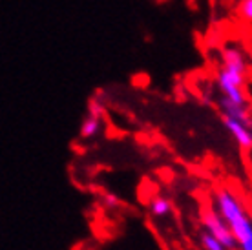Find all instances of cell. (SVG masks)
<instances>
[{
    "mask_svg": "<svg viewBox=\"0 0 252 250\" xmlns=\"http://www.w3.org/2000/svg\"><path fill=\"white\" fill-rule=\"evenodd\" d=\"M101 130H102V106L97 100H92L88 113H86V117L81 123L79 135L82 139H94L101 133Z\"/></svg>",
    "mask_w": 252,
    "mask_h": 250,
    "instance_id": "277c9868",
    "label": "cell"
},
{
    "mask_svg": "<svg viewBox=\"0 0 252 250\" xmlns=\"http://www.w3.org/2000/svg\"><path fill=\"white\" fill-rule=\"evenodd\" d=\"M102 203H104V207H110V208H114L119 205V199L117 197H114V195H104L102 197Z\"/></svg>",
    "mask_w": 252,
    "mask_h": 250,
    "instance_id": "8fae6325",
    "label": "cell"
},
{
    "mask_svg": "<svg viewBox=\"0 0 252 250\" xmlns=\"http://www.w3.org/2000/svg\"><path fill=\"white\" fill-rule=\"evenodd\" d=\"M223 126H225V130L230 133V137L236 141V144L240 148L252 150V130L249 128V125L240 123V121L228 119V117H223Z\"/></svg>",
    "mask_w": 252,
    "mask_h": 250,
    "instance_id": "8992f818",
    "label": "cell"
},
{
    "mask_svg": "<svg viewBox=\"0 0 252 250\" xmlns=\"http://www.w3.org/2000/svg\"><path fill=\"white\" fill-rule=\"evenodd\" d=\"M148 210H150V214L154 218H158V219L168 218L172 214V201L168 199V197H164V195H156V197L150 201Z\"/></svg>",
    "mask_w": 252,
    "mask_h": 250,
    "instance_id": "ba28073f",
    "label": "cell"
},
{
    "mask_svg": "<svg viewBox=\"0 0 252 250\" xmlns=\"http://www.w3.org/2000/svg\"><path fill=\"white\" fill-rule=\"evenodd\" d=\"M249 128H251V130H252V119H251V123H249Z\"/></svg>",
    "mask_w": 252,
    "mask_h": 250,
    "instance_id": "7c38bea8",
    "label": "cell"
},
{
    "mask_svg": "<svg viewBox=\"0 0 252 250\" xmlns=\"http://www.w3.org/2000/svg\"><path fill=\"white\" fill-rule=\"evenodd\" d=\"M214 207L232 232L238 250H252V218L243 201L230 188L220 187L214 192Z\"/></svg>",
    "mask_w": 252,
    "mask_h": 250,
    "instance_id": "6da1fadb",
    "label": "cell"
},
{
    "mask_svg": "<svg viewBox=\"0 0 252 250\" xmlns=\"http://www.w3.org/2000/svg\"><path fill=\"white\" fill-rule=\"evenodd\" d=\"M201 223H203V230H207L210 236H214L227 250H238V245H236V239H234L232 232H230L228 225L223 221V218L216 212L214 208L203 212Z\"/></svg>",
    "mask_w": 252,
    "mask_h": 250,
    "instance_id": "3957f363",
    "label": "cell"
},
{
    "mask_svg": "<svg viewBox=\"0 0 252 250\" xmlns=\"http://www.w3.org/2000/svg\"><path fill=\"white\" fill-rule=\"evenodd\" d=\"M238 15L245 22H251L252 24V0H240V4H238Z\"/></svg>",
    "mask_w": 252,
    "mask_h": 250,
    "instance_id": "30bf717a",
    "label": "cell"
},
{
    "mask_svg": "<svg viewBox=\"0 0 252 250\" xmlns=\"http://www.w3.org/2000/svg\"><path fill=\"white\" fill-rule=\"evenodd\" d=\"M197 239H199V245H201L203 250H227L214 236H210V234H208L207 230H203V228H201V232H199Z\"/></svg>",
    "mask_w": 252,
    "mask_h": 250,
    "instance_id": "9c48e42d",
    "label": "cell"
},
{
    "mask_svg": "<svg viewBox=\"0 0 252 250\" xmlns=\"http://www.w3.org/2000/svg\"><path fill=\"white\" fill-rule=\"evenodd\" d=\"M221 66L240 73H247V57L245 51L241 50V46L236 44H227L221 50Z\"/></svg>",
    "mask_w": 252,
    "mask_h": 250,
    "instance_id": "5b68a950",
    "label": "cell"
},
{
    "mask_svg": "<svg viewBox=\"0 0 252 250\" xmlns=\"http://www.w3.org/2000/svg\"><path fill=\"white\" fill-rule=\"evenodd\" d=\"M216 84L220 97L240 106H249V97L245 94V73L221 66L216 73Z\"/></svg>",
    "mask_w": 252,
    "mask_h": 250,
    "instance_id": "7a4b0ae2",
    "label": "cell"
},
{
    "mask_svg": "<svg viewBox=\"0 0 252 250\" xmlns=\"http://www.w3.org/2000/svg\"><path fill=\"white\" fill-rule=\"evenodd\" d=\"M218 106H220L221 113H223V117H228V119H234V121H240V123H245L249 125L252 119V113L249 110V106H240V104H234L230 100L223 99L220 97L218 100Z\"/></svg>",
    "mask_w": 252,
    "mask_h": 250,
    "instance_id": "52a82bcc",
    "label": "cell"
}]
</instances>
